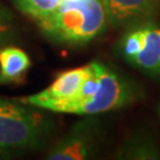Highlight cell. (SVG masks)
I'll return each mask as SVG.
<instances>
[{"mask_svg": "<svg viewBox=\"0 0 160 160\" xmlns=\"http://www.w3.org/2000/svg\"><path fill=\"white\" fill-rule=\"evenodd\" d=\"M107 14L101 0H62L48 16L38 20L46 37L53 42L80 45L106 30Z\"/></svg>", "mask_w": 160, "mask_h": 160, "instance_id": "1", "label": "cell"}, {"mask_svg": "<svg viewBox=\"0 0 160 160\" xmlns=\"http://www.w3.org/2000/svg\"><path fill=\"white\" fill-rule=\"evenodd\" d=\"M50 128L38 112L0 100V153L37 148L45 142Z\"/></svg>", "mask_w": 160, "mask_h": 160, "instance_id": "2", "label": "cell"}, {"mask_svg": "<svg viewBox=\"0 0 160 160\" xmlns=\"http://www.w3.org/2000/svg\"><path fill=\"white\" fill-rule=\"evenodd\" d=\"M92 70V63L81 68L67 70L42 92L25 97L23 103L32 107L65 113L67 108L77 98L80 90Z\"/></svg>", "mask_w": 160, "mask_h": 160, "instance_id": "3", "label": "cell"}, {"mask_svg": "<svg viewBox=\"0 0 160 160\" xmlns=\"http://www.w3.org/2000/svg\"><path fill=\"white\" fill-rule=\"evenodd\" d=\"M133 87L116 71L100 63V83L95 95L78 107L76 114L96 115L122 108L134 98Z\"/></svg>", "mask_w": 160, "mask_h": 160, "instance_id": "4", "label": "cell"}, {"mask_svg": "<svg viewBox=\"0 0 160 160\" xmlns=\"http://www.w3.org/2000/svg\"><path fill=\"white\" fill-rule=\"evenodd\" d=\"M100 128L95 120H83L69 132L48 153L50 160L90 159L98 147Z\"/></svg>", "mask_w": 160, "mask_h": 160, "instance_id": "5", "label": "cell"}, {"mask_svg": "<svg viewBox=\"0 0 160 160\" xmlns=\"http://www.w3.org/2000/svg\"><path fill=\"white\" fill-rule=\"evenodd\" d=\"M108 22L115 28L145 23L158 12L160 0H101Z\"/></svg>", "mask_w": 160, "mask_h": 160, "instance_id": "6", "label": "cell"}, {"mask_svg": "<svg viewBox=\"0 0 160 160\" xmlns=\"http://www.w3.org/2000/svg\"><path fill=\"white\" fill-rule=\"evenodd\" d=\"M143 45L140 52L131 61L149 74H160V25L154 23L142 24Z\"/></svg>", "mask_w": 160, "mask_h": 160, "instance_id": "7", "label": "cell"}, {"mask_svg": "<svg viewBox=\"0 0 160 160\" xmlns=\"http://www.w3.org/2000/svg\"><path fill=\"white\" fill-rule=\"evenodd\" d=\"M30 67L31 61L22 49L7 46L0 50V83L20 81Z\"/></svg>", "mask_w": 160, "mask_h": 160, "instance_id": "8", "label": "cell"}, {"mask_svg": "<svg viewBox=\"0 0 160 160\" xmlns=\"http://www.w3.org/2000/svg\"><path fill=\"white\" fill-rule=\"evenodd\" d=\"M20 12L36 19L37 22L48 17L62 0H12Z\"/></svg>", "mask_w": 160, "mask_h": 160, "instance_id": "9", "label": "cell"}, {"mask_svg": "<svg viewBox=\"0 0 160 160\" xmlns=\"http://www.w3.org/2000/svg\"><path fill=\"white\" fill-rule=\"evenodd\" d=\"M143 45V29L142 24L133 25L123 36L120 44V51L127 61L131 62L142 49Z\"/></svg>", "mask_w": 160, "mask_h": 160, "instance_id": "10", "label": "cell"}, {"mask_svg": "<svg viewBox=\"0 0 160 160\" xmlns=\"http://www.w3.org/2000/svg\"><path fill=\"white\" fill-rule=\"evenodd\" d=\"M122 155H125L122 158L129 159H155L158 158V152L154 146L147 141L137 140L135 142L125 146Z\"/></svg>", "mask_w": 160, "mask_h": 160, "instance_id": "11", "label": "cell"}, {"mask_svg": "<svg viewBox=\"0 0 160 160\" xmlns=\"http://www.w3.org/2000/svg\"><path fill=\"white\" fill-rule=\"evenodd\" d=\"M14 31V17L12 12L0 4V44L5 43Z\"/></svg>", "mask_w": 160, "mask_h": 160, "instance_id": "12", "label": "cell"}]
</instances>
